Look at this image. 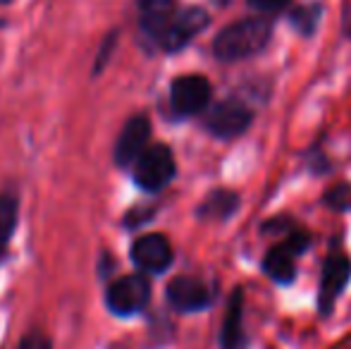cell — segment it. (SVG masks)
Returning <instances> with one entry per match:
<instances>
[{"label": "cell", "instance_id": "19", "mask_svg": "<svg viewBox=\"0 0 351 349\" xmlns=\"http://www.w3.org/2000/svg\"><path fill=\"white\" fill-rule=\"evenodd\" d=\"M289 0H249L251 8H256L258 12H280L282 8H287Z\"/></svg>", "mask_w": 351, "mask_h": 349}, {"label": "cell", "instance_id": "13", "mask_svg": "<svg viewBox=\"0 0 351 349\" xmlns=\"http://www.w3.org/2000/svg\"><path fill=\"white\" fill-rule=\"evenodd\" d=\"M237 208H239V196L234 191L217 189L206 196V201L199 206V215L210 220H227Z\"/></svg>", "mask_w": 351, "mask_h": 349}, {"label": "cell", "instance_id": "18", "mask_svg": "<svg viewBox=\"0 0 351 349\" xmlns=\"http://www.w3.org/2000/svg\"><path fill=\"white\" fill-rule=\"evenodd\" d=\"M325 204L332 206V208H347L349 206V189L347 186H337L335 191H330L325 196Z\"/></svg>", "mask_w": 351, "mask_h": 349}, {"label": "cell", "instance_id": "17", "mask_svg": "<svg viewBox=\"0 0 351 349\" xmlns=\"http://www.w3.org/2000/svg\"><path fill=\"white\" fill-rule=\"evenodd\" d=\"M17 349H53V347L46 335H41V333H29V335L22 337Z\"/></svg>", "mask_w": 351, "mask_h": 349}, {"label": "cell", "instance_id": "12", "mask_svg": "<svg viewBox=\"0 0 351 349\" xmlns=\"http://www.w3.org/2000/svg\"><path fill=\"white\" fill-rule=\"evenodd\" d=\"M141 8V29L143 34L160 41L162 32L167 29V24L175 17V0H139Z\"/></svg>", "mask_w": 351, "mask_h": 349}, {"label": "cell", "instance_id": "11", "mask_svg": "<svg viewBox=\"0 0 351 349\" xmlns=\"http://www.w3.org/2000/svg\"><path fill=\"white\" fill-rule=\"evenodd\" d=\"M351 280V261L344 256H330L323 265V278H320V311L330 313L342 294V289Z\"/></svg>", "mask_w": 351, "mask_h": 349}, {"label": "cell", "instance_id": "14", "mask_svg": "<svg viewBox=\"0 0 351 349\" xmlns=\"http://www.w3.org/2000/svg\"><path fill=\"white\" fill-rule=\"evenodd\" d=\"M222 345L225 349L244 347V330H241V292L237 289L227 306V318L222 326Z\"/></svg>", "mask_w": 351, "mask_h": 349}, {"label": "cell", "instance_id": "5", "mask_svg": "<svg viewBox=\"0 0 351 349\" xmlns=\"http://www.w3.org/2000/svg\"><path fill=\"white\" fill-rule=\"evenodd\" d=\"M210 101V84L201 75L177 77L170 88V103L180 115H196Z\"/></svg>", "mask_w": 351, "mask_h": 349}, {"label": "cell", "instance_id": "7", "mask_svg": "<svg viewBox=\"0 0 351 349\" xmlns=\"http://www.w3.org/2000/svg\"><path fill=\"white\" fill-rule=\"evenodd\" d=\"M308 247V237L306 234H289L287 242L278 244L268 252L263 261V268L275 282L289 285L296 275V256H299L304 249Z\"/></svg>", "mask_w": 351, "mask_h": 349}, {"label": "cell", "instance_id": "4", "mask_svg": "<svg viewBox=\"0 0 351 349\" xmlns=\"http://www.w3.org/2000/svg\"><path fill=\"white\" fill-rule=\"evenodd\" d=\"M251 125V110L241 101H222L208 112V127L210 134H215L217 139H234V136L244 134Z\"/></svg>", "mask_w": 351, "mask_h": 349}, {"label": "cell", "instance_id": "8", "mask_svg": "<svg viewBox=\"0 0 351 349\" xmlns=\"http://www.w3.org/2000/svg\"><path fill=\"white\" fill-rule=\"evenodd\" d=\"M148 136H151V122L146 115H134L132 120H127L115 144V163L120 168L134 165L139 156L148 149Z\"/></svg>", "mask_w": 351, "mask_h": 349}, {"label": "cell", "instance_id": "9", "mask_svg": "<svg viewBox=\"0 0 351 349\" xmlns=\"http://www.w3.org/2000/svg\"><path fill=\"white\" fill-rule=\"evenodd\" d=\"M132 261L143 273H162L172 263V247L162 234H143L132 244Z\"/></svg>", "mask_w": 351, "mask_h": 349}, {"label": "cell", "instance_id": "1", "mask_svg": "<svg viewBox=\"0 0 351 349\" xmlns=\"http://www.w3.org/2000/svg\"><path fill=\"white\" fill-rule=\"evenodd\" d=\"M270 41V22L263 17H249L225 27L213 41V53L217 60L234 62L244 60L249 56H256L263 51Z\"/></svg>", "mask_w": 351, "mask_h": 349}, {"label": "cell", "instance_id": "2", "mask_svg": "<svg viewBox=\"0 0 351 349\" xmlns=\"http://www.w3.org/2000/svg\"><path fill=\"white\" fill-rule=\"evenodd\" d=\"M175 177V156L167 146H148L134 163V180L143 191H160Z\"/></svg>", "mask_w": 351, "mask_h": 349}, {"label": "cell", "instance_id": "6", "mask_svg": "<svg viewBox=\"0 0 351 349\" xmlns=\"http://www.w3.org/2000/svg\"><path fill=\"white\" fill-rule=\"evenodd\" d=\"M208 27V12L201 8H186L182 12H177L172 17V22L167 24V29L162 32L160 36V48L165 51H180L184 48L196 34H201L204 29Z\"/></svg>", "mask_w": 351, "mask_h": 349}, {"label": "cell", "instance_id": "3", "mask_svg": "<svg viewBox=\"0 0 351 349\" xmlns=\"http://www.w3.org/2000/svg\"><path fill=\"white\" fill-rule=\"evenodd\" d=\"M151 299V282L146 275H125L115 280L106 292V304L117 316H134Z\"/></svg>", "mask_w": 351, "mask_h": 349}, {"label": "cell", "instance_id": "16", "mask_svg": "<svg viewBox=\"0 0 351 349\" xmlns=\"http://www.w3.org/2000/svg\"><path fill=\"white\" fill-rule=\"evenodd\" d=\"M318 19H320V8L318 5H308V8H299L294 10V14H291V24H294L296 32L301 34H313L315 27H318Z\"/></svg>", "mask_w": 351, "mask_h": 349}, {"label": "cell", "instance_id": "10", "mask_svg": "<svg viewBox=\"0 0 351 349\" xmlns=\"http://www.w3.org/2000/svg\"><path fill=\"white\" fill-rule=\"evenodd\" d=\"M167 302L177 311H201V309H206L210 304V289L201 280L180 275V278H175L167 285Z\"/></svg>", "mask_w": 351, "mask_h": 349}, {"label": "cell", "instance_id": "15", "mask_svg": "<svg viewBox=\"0 0 351 349\" xmlns=\"http://www.w3.org/2000/svg\"><path fill=\"white\" fill-rule=\"evenodd\" d=\"M17 225V199L14 196H0V256L5 254Z\"/></svg>", "mask_w": 351, "mask_h": 349}]
</instances>
